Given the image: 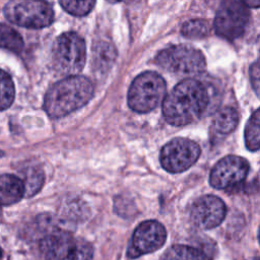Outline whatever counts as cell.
Instances as JSON below:
<instances>
[{
  "label": "cell",
  "instance_id": "cell-1",
  "mask_svg": "<svg viewBox=\"0 0 260 260\" xmlns=\"http://www.w3.org/2000/svg\"><path fill=\"white\" fill-rule=\"evenodd\" d=\"M206 86L194 78L180 81L162 101L165 120L174 126H184L199 120L209 105Z\"/></svg>",
  "mask_w": 260,
  "mask_h": 260
},
{
  "label": "cell",
  "instance_id": "cell-2",
  "mask_svg": "<svg viewBox=\"0 0 260 260\" xmlns=\"http://www.w3.org/2000/svg\"><path fill=\"white\" fill-rule=\"evenodd\" d=\"M93 94V85L86 77L67 76L47 91L44 109L53 119L62 118L86 105Z\"/></svg>",
  "mask_w": 260,
  "mask_h": 260
},
{
  "label": "cell",
  "instance_id": "cell-3",
  "mask_svg": "<svg viewBox=\"0 0 260 260\" xmlns=\"http://www.w3.org/2000/svg\"><path fill=\"white\" fill-rule=\"evenodd\" d=\"M44 260H91L93 248L83 239L75 238L61 228L46 229L40 241Z\"/></svg>",
  "mask_w": 260,
  "mask_h": 260
},
{
  "label": "cell",
  "instance_id": "cell-4",
  "mask_svg": "<svg viewBox=\"0 0 260 260\" xmlns=\"http://www.w3.org/2000/svg\"><path fill=\"white\" fill-rule=\"evenodd\" d=\"M166 94L165 79L156 72L145 71L132 81L127 95L128 106L135 112L147 113L162 103Z\"/></svg>",
  "mask_w": 260,
  "mask_h": 260
},
{
  "label": "cell",
  "instance_id": "cell-5",
  "mask_svg": "<svg viewBox=\"0 0 260 260\" xmlns=\"http://www.w3.org/2000/svg\"><path fill=\"white\" fill-rule=\"evenodd\" d=\"M154 62L166 71L183 76L198 75L206 67L202 52L186 45L170 46L161 50L156 55Z\"/></svg>",
  "mask_w": 260,
  "mask_h": 260
},
{
  "label": "cell",
  "instance_id": "cell-6",
  "mask_svg": "<svg viewBox=\"0 0 260 260\" xmlns=\"http://www.w3.org/2000/svg\"><path fill=\"white\" fill-rule=\"evenodd\" d=\"M3 13L11 23L25 28H43L54 20V10L46 0H10Z\"/></svg>",
  "mask_w": 260,
  "mask_h": 260
},
{
  "label": "cell",
  "instance_id": "cell-7",
  "mask_svg": "<svg viewBox=\"0 0 260 260\" xmlns=\"http://www.w3.org/2000/svg\"><path fill=\"white\" fill-rule=\"evenodd\" d=\"M53 60L60 73L66 76L77 75L86 61L84 40L73 31L60 35L53 47Z\"/></svg>",
  "mask_w": 260,
  "mask_h": 260
},
{
  "label": "cell",
  "instance_id": "cell-8",
  "mask_svg": "<svg viewBox=\"0 0 260 260\" xmlns=\"http://www.w3.org/2000/svg\"><path fill=\"white\" fill-rule=\"evenodd\" d=\"M200 152V147L195 141L177 137L161 148L159 154L160 165L169 173H182L197 161Z\"/></svg>",
  "mask_w": 260,
  "mask_h": 260
},
{
  "label": "cell",
  "instance_id": "cell-9",
  "mask_svg": "<svg viewBox=\"0 0 260 260\" xmlns=\"http://www.w3.org/2000/svg\"><path fill=\"white\" fill-rule=\"evenodd\" d=\"M249 11L239 0H223L214 18L215 32L229 41L240 38L248 24Z\"/></svg>",
  "mask_w": 260,
  "mask_h": 260
},
{
  "label": "cell",
  "instance_id": "cell-10",
  "mask_svg": "<svg viewBox=\"0 0 260 260\" xmlns=\"http://www.w3.org/2000/svg\"><path fill=\"white\" fill-rule=\"evenodd\" d=\"M249 170V162L244 157L237 155L224 156L212 168L209 184L215 189L236 191L243 185Z\"/></svg>",
  "mask_w": 260,
  "mask_h": 260
},
{
  "label": "cell",
  "instance_id": "cell-11",
  "mask_svg": "<svg viewBox=\"0 0 260 260\" xmlns=\"http://www.w3.org/2000/svg\"><path fill=\"white\" fill-rule=\"evenodd\" d=\"M167 240V231L157 220H145L135 229L130 245L127 250V257L135 259L145 254L160 249Z\"/></svg>",
  "mask_w": 260,
  "mask_h": 260
},
{
  "label": "cell",
  "instance_id": "cell-12",
  "mask_svg": "<svg viewBox=\"0 0 260 260\" xmlns=\"http://www.w3.org/2000/svg\"><path fill=\"white\" fill-rule=\"evenodd\" d=\"M225 214L224 202L214 195H204L197 198L190 209L191 220L203 230H211L219 225Z\"/></svg>",
  "mask_w": 260,
  "mask_h": 260
},
{
  "label": "cell",
  "instance_id": "cell-13",
  "mask_svg": "<svg viewBox=\"0 0 260 260\" xmlns=\"http://www.w3.org/2000/svg\"><path fill=\"white\" fill-rule=\"evenodd\" d=\"M24 196L22 180L11 174L0 175V205L17 203Z\"/></svg>",
  "mask_w": 260,
  "mask_h": 260
},
{
  "label": "cell",
  "instance_id": "cell-14",
  "mask_svg": "<svg viewBox=\"0 0 260 260\" xmlns=\"http://www.w3.org/2000/svg\"><path fill=\"white\" fill-rule=\"evenodd\" d=\"M239 123V115L233 108H223L217 112L212 122V129L219 135L233 132Z\"/></svg>",
  "mask_w": 260,
  "mask_h": 260
},
{
  "label": "cell",
  "instance_id": "cell-15",
  "mask_svg": "<svg viewBox=\"0 0 260 260\" xmlns=\"http://www.w3.org/2000/svg\"><path fill=\"white\" fill-rule=\"evenodd\" d=\"M160 260H210L201 250L186 246L174 245L160 257Z\"/></svg>",
  "mask_w": 260,
  "mask_h": 260
},
{
  "label": "cell",
  "instance_id": "cell-16",
  "mask_svg": "<svg viewBox=\"0 0 260 260\" xmlns=\"http://www.w3.org/2000/svg\"><path fill=\"white\" fill-rule=\"evenodd\" d=\"M24 43L21 36L11 26L0 23V48L14 53H20Z\"/></svg>",
  "mask_w": 260,
  "mask_h": 260
},
{
  "label": "cell",
  "instance_id": "cell-17",
  "mask_svg": "<svg viewBox=\"0 0 260 260\" xmlns=\"http://www.w3.org/2000/svg\"><path fill=\"white\" fill-rule=\"evenodd\" d=\"M24 185V196L31 197L37 194L45 180L43 171L38 167H29L23 173V179H21Z\"/></svg>",
  "mask_w": 260,
  "mask_h": 260
},
{
  "label": "cell",
  "instance_id": "cell-18",
  "mask_svg": "<svg viewBox=\"0 0 260 260\" xmlns=\"http://www.w3.org/2000/svg\"><path fill=\"white\" fill-rule=\"evenodd\" d=\"M116 57L114 47L106 42H101L95 45L93 50V62L95 68L105 71L111 67Z\"/></svg>",
  "mask_w": 260,
  "mask_h": 260
},
{
  "label": "cell",
  "instance_id": "cell-19",
  "mask_svg": "<svg viewBox=\"0 0 260 260\" xmlns=\"http://www.w3.org/2000/svg\"><path fill=\"white\" fill-rule=\"evenodd\" d=\"M259 135H260V111L257 109L245 128V142L246 146L251 151H257L259 149Z\"/></svg>",
  "mask_w": 260,
  "mask_h": 260
},
{
  "label": "cell",
  "instance_id": "cell-20",
  "mask_svg": "<svg viewBox=\"0 0 260 260\" xmlns=\"http://www.w3.org/2000/svg\"><path fill=\"white\" fill-rule=\"evenodd\" d=\"M15 96V87L11 76L0 69V111L8 109Z\"/></svg>",
  "mask_w": 260,
  "mask_h": 260
},
{
  "label": "cell",
  "instance_id": "cell-21",
  "mask_svg": "<svg viewBox=\"0 0 260 260\" xmlns=\"http://www.w3.org/2000/svg\"><path fill=\"white\" fill-rule=\"evenodd\" d=\"M209 22L203 19H192L185 22L182 26V34L188 39H203L210 32Z\"/></svg>",
  "mask_w": 260,
  "mask_h": 260
},
{
  "label": "cell",
  "instance_id": "cell-22",
  "mask_svg": "<svg viewBox=\"0 0 260 260\" xmlns=\"http://www.w3.org/2000/svg\"><path fill=\"white\" fill-rule=\"evenodd\" d=\"M59 2L65 11L78 17L88 14L95 4V0H59Z\"/></svg>",
  "mask_w": 260,
  "mask_h": 260
},
{
  "label": "cell",
  "instance_id": "cell-23",
  "mask_svg": "<svg viewBox=\"0 0 260 260\" xmlns=\"http://www.w3.org/2000/svg\"><path fill=\"white\" fill-rule=\"evenodd\" d=\"M250 74H251L252 85L254 86V89H255L256 93H258V91H259V63H258V61H256L251 66Z\"/></svg>",
  "mask_w": 260,
  "mask_h": 260
},
{
  "label": "cell",
  "instance_id": "cell-24",
  "mask_svg": "<svg viewBox=\"0 0 260 260\" xmlns=\"http://www.w3.org/2000/svg\"><path fill=\"white\" fill-rule=\"evenodd\" d=\"M241 1L245 6H249L253 8L259 7V0H241Z\"/></svg>",
  "mask_w": 260,
  "mask_h": 260
},
{
  "label": "cell",
  "instance_id": "cell-25",
  "mask_svg": "<svg viewBox=\"0 0 260 260\" xmlns=\"http://www.w3.org/2000/svg\"><path fill=\"white\" fill-rule=\"evenodd\" d=\"M110 3H117V2H121V1H134V0H107Z\"/></svg>",
  "mask_w": 260,
  "mask_h": 260
},
{
  "label": "cell",
  "instance_id": "cell-26",
  "mask_svg": "<svg viewBox=\"0 0 260 260\" xmlns=\"http://www.w3.org/2000/svg\"><path fill=\"white\" fill-rule=\"evenodd\" d=\"M2 256H3V251H2V249L0 248V259L2 258Z\"/></svg>",
  "mask_w": 260,
  "mask_h": 260
},
{
  "label": "cell",
  "instance_id": "cell-27",
  "mask_svg": "<svg viewBox=\"0 0 260 260\" xmlns=\"http://www.w3.org/2000/svg\"><path fill=\"white\" fill-rule=\"evenodd\" d=\"M3 155H4V152H3L2 150H0V157H1V156H3Z\"/></svg>",
  "mask_w": 260,
  "mask_h": 260
},
{
  "label": "cell",
  "instance_id": "cell-28",
  "mask_svg": "<svg viewBox=\"0 0 260 260\" xmlns=\"http://www.w3.org/2000/svg\"><path fill=\"white\" fill-rule=\"evenodd\" d=\"M0 217H1V207H0Z\"/></svg>",
  "mask_w": 260,
  "mask_h": 260
}]
</instances>
